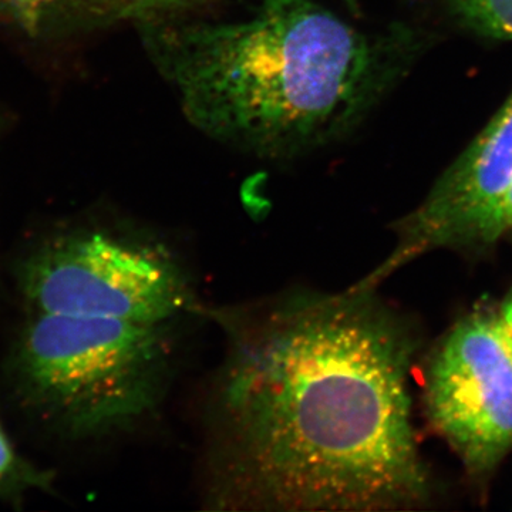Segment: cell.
I'll list each match as a JSON object with an SVG mask.
<instances>
[{"label":"cell","instance_id":"277c9868","mask_svg":"<svg viewBox=\"0 0 512 512\" xmlns=\"http://www.w3.org/2000/svg\"><path fill=\"white\" fill-rule=\"evenodd\" d=\"M23 285L36 313L178 325L195 308L183 266L167 248L103 231L46 245L26 265Z\"/></svg>","mask_w":512,"mask_h":512},{"label":"cell","instance_id":"52a82bcc","mask_svg":"<svg viewBox=\"0 0 512 512\" xmlns=\"http://www.w3.org/2000/svg\"><path fill=\"white\" fill-rule=\"evenodd\" d=\"M451 16L477 35L512 42V0H443Z\"/></svg>","mask_w":512,"mask_h":512},{"label":"cell","instance_id":"7c38bea8","mask_svg":"<svg viewBox=\"0 0 512 512\" xmlns=\"http://www.w3.org/2000/svg\"><path fill=\"white\" fill-rule=\"evenodd\" d=\"M500 318L503 319L505 325L512 332V291L508 293L503 305H501Z\"/></svg>","mask_w":512,"mask_h":512},{"label":"cell","instance_id":"3957f363","mask_svg":"<svg viewBox=\"0 0 512 512\" xmlns=\"http://www.w3.org/2000/svg\"><path fill=\"white\" fill-rule=\"evenodd\" d=\"M177 325L36 313L19 349L37 406L77 434L104 433L146 416L163 393Z\"/></svg>","mask_w":512,"mask_h":512},{"label":"cell","instance_id":"ba28073f","mask_svg":"<svg viewBox=\"0 0 512 512\" xmlns=\"http://www.w3.org/2000/svg\"><path fill=\"white\" fill-rule=\"evenodd\" d=\"M134 0H0V10L8 12L25 25L37 20L53 9L82 8L100 12L113 19H126L127 10Z\"/></svg>","mask_w":512,"mask_h":512},{"label":"cell","instance_id":"6da1fadb","mask_svg":"<svg viewBox=\"0 0 512 512\" xmlns=\"http://www.w3.org/2000/svg\"><path fill=\"white\" fill-rule=\"evenodd\" d=\"M375 291L296 295L229 325L211 500L225 510L414 507L413 340Z\"/></svg>","mask_w":512,"mask_h":512},{"label":"cell","instance_id":"5b68a950","mask_svg":"<svg viewBox=\"0 0 512 512\" xmlns=\"http://www.w3.org/2000/svg\"><path fill=\"white\" fill-rule=\"evenodd\" d=\"M430 423L476 476L512 448V332L500 315L476 312L457 323L431 359Z\"/></svg>","mask_w":512,"mask_h":512},{"label":"cell","instance_id":"4fadbf2b","mask_svg":"<svg viewBox=\"0 0 512 512\" xmlns=\"http://www.w3.org/2000/svg\"><path fill=\"white\" fill-rule=\"evenodd\" d=\"M343 5L346 6V9L349 12H352L353 15L357 16L360 13V0H342Z\"/></svg>","mask_w":512,"mask_h":512},{"label":"cell","instance_id":"8992f818","mask_svg":"<svg viewBox=\"0 0 512 512\" xmlns=\"http://www.w3.org/2000/svg\"><path fill=\"white\" fill-rule=\"evenodd\" d=\"M511 180L512 94L419 207L399 221L392 254L353 286L375 291L380 282L427 252L470 247Z\"/></svg>","mask_w":512,"mask_h":512},{"label":"cell","instance_id":"8fae6325","mask_svg":"<svg viewBox=\"0 0 512 512\" xmlns=\"http://www.w3.org/2000/svg\"><path fill=\"white\" fill-rule=\"evenodd\" d=\"M204 2L207 0H134L127 10L126 19L137 22L146 18L181 15L183 10Z\"/></svg>","mask_w":512,"mask_h":512},{"label":"cell","instance_id":"9c48e42d","mask_svg":"<svg viewBox=\"0 0 512 512\" xmlns=\"http://www.w3.org/2000/svg\"><path fill=\"white\" fill-rule=\"evenodd\" d=\"M512 232V180L504 194L477 229L471 245H491Z\"/></svg>","mask_w":512,"mask_h":512},{"label":"cell","instance_id":"30bf717a","mask_svg":"<svg viewBox=\"0 0 512 512\" xmlns=\"http://www.w3.org/2000/svg\"><path fill=\"white\" fill-rule=\"evenodd\" d=\"M46 477L26 467L16 456L8 437L0 429V490L19 484H45Z\"/></svg>","mask_w":512,"mask_h":512},{"label":"cell","instance_id":"7a4b0ae2","mask_svg":"<svg viewBox=\"0 0 512 512\" xmlns=\"http://www.w3.org/2000/svg\"><path fill=\"white\" fill-rule=\"evenodd\" d=\"M185 119L262 158H293L349 136L419 59L420 32L350 25L315 0H264L248 18L134 22Z\"/></svg>","mask_w":512,"mask_h":512}]
</instances>
